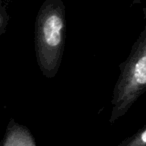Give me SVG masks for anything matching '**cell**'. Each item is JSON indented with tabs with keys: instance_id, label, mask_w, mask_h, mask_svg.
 Segmentation results:
<instances>
[{
	"instance_id": "obj_1",
	"label": "cell",
	"mask_w": 146,
	"mask_h": 146,
	"mask_svg": "<svg viewBox=\"0 0 146 146\" xmlns=\"http://www.w3.org/2000/svg\"><path fill=\"white\" fill-rule=\"evenodd\" d=\"M65 10L60 0H46L35 24V50L38 65L45 76L54 77L64 45Z\"/></svg>"
},
{
	"instance_id": "obj_2",
	"label": "cell",
	"mask_w": 146,
	"mask_h": 146,
	"mask_svg": "<svg viewBox=\"0 0 146 146\" xmlns=\"http://www.w3.org/2000/svg\"><path fill=\"white\" fill-rule=\"evenodd\" d=\"M146 90V26L126 60L113 94V108L110 122L128 111Z\"/></svg>"
},
{
	"instance_id": "obj_3",
	"label": "cell",
	"mask_w": 146,
	"mask_h": 146,
	"mask_svg": "<svg viewBox=\"0 0 146 146\" xmlns=\"http://www.w3.org/2000/svg\"><path fill=\"white\" fill-rule=\"evenodd\" d=\"M0 146H37L30 130L17 123L14 119L8 122Z\"/></svg>"
},
{
	"instance_id": "obj_4",
	"label": "cell",
	"mask_w": 146,
	"mask_h": 146,
	"mask_svg": "<svg viewBox=\"0 0 146 146\" xmlns=\"http://www.w3.org/2000/svg\"><path fill=\"white\" fill-rule=\"evenodd\" d=\"M118 146H146V128L134 134Z\"/></svg>"
},
{
	"instance_id": "obj_5",
	"label": "cell",
	"mask_w": 146,
	"mask_h": 146,
	"mask_svg": "<svg viewBox=\"0 0 146 146\" xmlns=\"http://www.w3.org/2000/svg\"><path fill=\"white\" fill-rule=\"evenodd\" d=\"M9 22V15L5 3L0 0V36L4 34Z\"/></svg>"
}]
</instances>
